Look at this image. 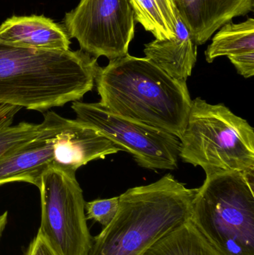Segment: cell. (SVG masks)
<instances>
[{"mask_svg": "<svg viewBox=\"0 0 254 255\" xmlns=\"http://www.w3.org/2000/svg\"><path fill=\"white\" fill-rule=\"evenodd\" d=\"M76 120L101 132L141 167L152 170L177 168L180 140L166 130L112 113L97 103L73 102Z\"/></svg>", "mask_w": 254, "mask_h": 255, "instance_id": "7", "label": "cell"}, {"mask_svg": "<svg viewBox=\"0 0 254 255\" xmlns=\"http://www.w3.org/2000/svg\"><path fill=\"white\" fill-rule=\"evenodd\" d=\"M144 53L171 77L186 81L196 62L197 45L179 16L175 36L167 40L155 39L146 44Z\"/></svg>", "mask_w": 254, "mask_h": 255, "instance_id": "13", "label": "cell"}, {"mask_svg": "<svg viewBox=\"0 0 254 255\" xmlns=\"http://www.w3.org/2000/svg\"><path fill=\"white\" fill-rule=\"evenodd\" d=\"M180 140L179 157L206 175L233 171L254 177V128L224 105L192 100Z\"/></svg>", "mask_w": 254, "mask_h": 255, "instance_id": "5", "label": "cell"}, {"mask_svg": "<svg viewBox=\"0 0 254 255\" xmlns=\"http://www.w3.org/2000/svg\"><path fill=\"white\" fill-rule=\"evenodd\" d=\"M197 189L167 174L119 196L113 220L92 238L87 255H140L190 219Z\"/></svg>", "mask_w": 254, "mask_h": 255, "instance_id": "3", "label": "cell"}, {"mask_svg": "<svg viewBox=\"0 0 254 255\" xmlns=\"http://www.w3.org/2000/svg\"><path fill=\"white\" fill-rule=\"evenodd\" d=\"M100 67L82 50H38L0 43V106L43 112L79 101Z\"/></svg>", "mask_w": 254, "mask_h": 255, "instance_id": "1", "label": "cell"}, {"mask_svg": "<svg viewBox=\"0 0 254 255\" xmlns=\"http://www.w3.org/2000/svg\"><path fill=\"white\" fill-rule=\"evenodd\" d=\"M135 20L158 40L175 36L179 13L174 0H128Z\"/></svg>", "mask_w": 254, "mask_h": 255, "instance_id": "14", "label": "cell"}, {"mask_svg": "<svg viewBox=\"0 0 254 255\" xmlns=\"http://www.w3.org/2000/svg\"><path fill=\"white\" fill-rule=\"evenodd\" d=\"M179 16L195 44H204L234 17L254 10V0H174Z\"/></svg>", "mask_w": 254, "mask_h": 255, "instance_id": "10", "label": "cell"}, {"mask_svg": "<svg viewBox=\"0 0 254 255\" xmlns=\"http://www.w3.org/2000/svg\"><path fill=\"white\" fill-rule=\"evenodd\" d=\"M140 255H220L201 236L190 220L158 240Z\"/></svg>", "mask_w": 254, "mask_h": 255, "instance_id": "15", "label": "cell"}, {"mask_svg": "<svg viewBox=\"0 0 254 255\" xmlns=\"http://www.w3.org/2000/svg\"><path fill=\"white\" fill-rule=\"evenodd\" d=\"M5 106H0V117L3 116V115H6V114L10 112V111L13 110L14 109V107H12V106H10V107L7 108V109H4V111H1V109H2L3 107Z\"/></svg>", "mask_w": 254, "mask_h": 255, "instance_id": "21", "label": "cell"}, {"mask_svg": "<svg viewBox=\"0 0 254 255\" xmlns=\"http://www.w3.org/2000/svg\"><path fill=\"white\" fill-rule=\"evenodd\" d=\"M19 109H13L0 117V158L34 139L40 131V124L22 122L12 125L13 116Z\"/></svg>", "mask_w": 254, "mask_h": 255, "instance_id": "17", "label": "cell"}, {"mask_svg": "<svg viewBox=\"0 0 254 255\" xmlns=\"http://www.w3.org/2000/svg\"><path fill=\"white\" fill-rule=\"evenodd\" d=\"M25 255H57L53 250L50 248L47 243L40 236L34 238L32 242L30 244Z\"/></svg>", "mask_w": 254, "mask_h": 255, "instance_id": "20", "label": "cell"}, {"mask_svg": "<svg viewBox=\"0 0 254 255\" xmlns=\"http://www.w3.org/2000/svg\"><path fill=\"white\" fill-rule=\"evenodd\" d=\"M40 235L57 255H87L92 238L76 172L51 167L42 176Z\"/></svg>", "mask_w": 254, "mask_h": 255, "instance_id": "6", "label": "cell"}, {"mask_svg": "<svg viewBox=\"0 0 254 255\" xmlns=\"http://www.w3.org/2000/svg\"><path fill=\"white\" fill-rule=\"evenodd\" d=\"M0 43L38 50L67 51L70 37L64 25L41 15L13 16L0 25Z\"/></svg>", "mask_w": 254, "mask_h": 255, "instance_id": "12", "label": "cell"}, {"mask_svg": "<svg viewBox=\"0 0 254 255\" xmlns=\"http://www.w3.org/2000/svg\"><path fill=\"white\" fill-rule=\"evenodd\" d=\"M64 23L81 50L110 61L128 55L135 35V14L128 0H81L66 13Z\"/></svg>", "mask_w": 254, "mask_h": 255, "instance_id": "8", "label": "cell"}, {"mask_svg": "<svg viewBox=\"0 0 254 255\" xmlns=\"http://www.w3.org/2000/svg\"><path fill=\"white\" fill-rule=\"evenodd\" d=\"M219 29L206 50L207 62H213L219 57L254 51L253 18L240 23L228 22Z\"/></svg>", "mask_w": 254, "mask_h": 255, "instance_id": "16", "label": "cell"}, {"mask_svg": "<svg viewBox=\"0 0 254 255\" xmlns=\"http://www.w3.org/2000/svg\"><path fill=\"white\" fill-rule=\"evenodd\" d=\"M51 129L45 120L38 134L0 158V186L26 182L39 187L42 176L52 167Z\"/></svg>", "mask_w": 254, "mask_h": 255, "instance_id": "11", "label": "cell"}, {"mask_svg": "<svg viewBox=\"0 0 254 255\" xmlns=\"http://www.w3.org/2000/svg\"><path fill=\"white\" fill-rule=\"evenodd\" d=\"M191 223L220 255H254V177L207 175L197 189Z\"/></svg>", "mask_w": 254, "mask_h": 255, "instance_id": "4", "label": "cell"}, {"mask_svg": "<svg viewBox=\"0 0 254 255\" xmlns=\"http://www.w3.org/2000/svg\"><path fill=\"white\" fill-rule=\"evenodd\" d=\"M228 57L240 75L245 78L254 76V51L231 55Z\"/></svg>", "mask_w": 254, "mask_h": 255, "instance_id": "19", "label": "cell"}, {"mask_svg": "<svg viewBox=\"0 0 254 255\" xmlns=\"http://www.w3.org/2000/svg\"><path fill=\"white\" fill-rule=\"evenodd\" d=\"M51 129L52 167L76 172L81 166L121 151L95 128L54 112L44 115Z\"/></svg>", "mask_w": 254, "mask_h": 255, "instance_id": "9", "label": "cell"}, {"mask_svg": "<svg viewBox=\"0 0 254 255\" xmlns=\"http://www.w3.org/2000/svg\"><path fill=\"white\" fill-rule=\"evenodd\" d=\"M95 83L104 109L181 137L192 101L186 81L128 54L100 67Z\"/></svg>", "mask_w": 254, "mask_h": 255, "instance_id": "2", "label": "cell"}, {"mask_svg": "<svg viewBox=\"0 0 254 255\" xmlns=\"http://www.w3.org/2000/svg\"><path fill=\"white\" fill-rule=\"evenodd\" d=\"M119 205V196L85 202L86 220H93L105 227L114 218Z\"/></svg>", "mask_w": 254, "mask_h": 255, "instance_id": "18", "label": "cell"}]
</instances>
